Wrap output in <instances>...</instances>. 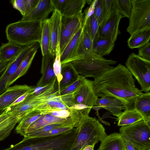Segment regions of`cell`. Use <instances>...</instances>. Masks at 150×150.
<instances>
[{"instance_id":"1","label":"cell","mask_w":150,"mask_h":150,"mask_svg":"<svg viewBox=\"0 0 150 150\" xmlns=\"http://www.w3.org/2000/svg\"><path fill=\"white\" fill-rule=\"evenodd\" d=\"M133 75L120 64L94 79V90L98 97H110L125 102L129 109L133 108L134 102L143 93L136 86Z\"/></svg>"},{"instance_id":"2","label":"cell","mask_w":150,"mask_h":150,"mask_svg":"<svg viewBox=\"0 0 150 150\" xmlns=\"http://www.w3.org/2000/svg\"><path fill=\"white\" fill-rule=\"evenodd\" d=\"M42 22L20 20L8 25L5 33L8 42L24 46L38 42L40 40Z\"/></svg>"},{"instance_id":"3","label":"cell","mask_w":150,"mask_h":150,"mask_svg":"<svg viewBox=\"0 0 150 150\" xmlns=\"http://www.w3.org/2000/svg\"><path fill=\"white\" fill-rule=\"evenodd\" d=\"M107 135L103 125L95 118L86 117L78 127V132L70 150H82L85 147L94 146Z\"/></svg>"},{"instance_id":"4","label":"cell","mask_w":150,"mask_h":150,"mask_svg":"<svg viewBox=\"0 0 150 150\" xmlns=\"http://www.w3.org/2000/svg\"><path fill=\"white\" fill-rule=\"evenodd\" d=\"M116 62L112 59H107L98 55L91 51L70 63L79 75L85 78L95 79L113 68L111 65Z\"/></svg>"},{"instance_id":"5","label":"cell","mask_w":150,"mask_h":150,"mask_svg":"<svg viewBox=\"0 0 150 150\" xmlns=\"http://www.w3.org/2000/svg\"><path fill=\"white\" fill-rule=\"evenodd\" d=\"M119 133L136 150L150 149V128L144 120L122 126Z\"/></svg>"},{"instance_id":"6","label":"cell","mask_w":150,"mask_h":150,"mask_svg":"<svg viewBox=\"0 0 150 150\" xmlns=\"http://www.w3.org/2000/svg\"><path fill=\"white\" fill-rule=\"evenodd\" d=\"M72 93L74 105L70 108L80 111L85 116H88L98 98L94 90L93 81L85 78Z\"/></svg>"},{"instance_id":"7","label":"cell","mask_w":150,"mask_h":150,"mask_svg":"<svg viewBox=\"0 0 150 150\" xmlns=\"http://www.w3.org/2000/svg\"><path fill=\"white\" fill-rule=\"evenodd\" d=\"M132 9L127 31L131 35L150 28V0H131Z\"/></svg>"},{"instance_id":"8","label":"cell","mask_w":150,"mask_h":150,"mask_svg":"<svg viewBox=\"0 0 150 150\" xmlns=\"http://www.w3.org/2000/svg\"><path fill=\"white\" fill-rule=\"evenodd\" d=\"M125 65L141 87L142 92L150 90V61L145 59L134 53L127 58Z\"/></svg>"},{"instance_id":"9","label":"cell","mask_w":150,"mask_h":150,"mask_svg":"<svg viewBox=\"0 0 150 150\" xmlns=\"http://www.w3.org/2000/svg\"><path fill=\"white\" fill-rule=\"evenodd\" d=\"M83 13L72 17L62 16L59 42L60 54L71 40L83 26Z\"/></svg>"},{"instance_id":"10","label":"cell","mask_w":150,"mask_h":150,"mask_svg":"<svg viewBox=\"0 0 150 150\" xmlns=\"http://www.w3.org/2000/svg\"><path fill=\"white\" fill-rule=\"evenodd\" d=\"M55 91L54 85L52 84L42 92L36 95L28 94L19 104L10 107L23 117L38 107L47 102L49 96Z\"/></svg>"},{"instance_id":"11","label":"cell","mask_w":150,"mask_h":150,"mask_svg":"<svg viewBox=\"0 0 150 150\" xmlns=\"http://www.w3.org/2000/svg\"><path fill=\"white\" fill-rule=\"evenodd\" d=\"M38 46L37 43L24 46L16 57L9 62L0 77V95L8 88L7 85L8 81L15 72L23 59L28 52Z\"/></svg>"},{"instance_id":"12","label":"cell","mask_w":150,"mask_h":150,"mask_svg":"<svg viewBox=\"0 0 150 150\" xmlns=\"http://www.w3.org/2000/svg\"><path fill=\"white\" fill-rule=\"evenodd\" d=\"M123 17L114 8L113 3L111 13L103 24L99 27L97 35L104 38H110L115 42L118 35L121 33L119 25Z\"/></svg>"},{"instance_id":"13","label":"cell","mask_w":150,"mask_h":150,"mask_svg":"<svg viewBox=\"0 0 150 150\" xmlns=\"http://www.w3.org/2000/svg\"><path fill=\"white\" fill-rule=\"evenodd\" d=\"M35 87L25 84L16 85L8 87L0 95V114L9 108L20 96L33 91Z\"/></svg>"},{"instance_id":"14","label":"cell","mask_w":150,"mask_h":150,"mask_svg":"<svg viewBox=\"0 0 150 150\" xmlns=\"http://www.w3.org/2000/svg\"><path fill=\"white\" fill-rule=\"evenodd\" d=\"M23 117L9 107L0 114V141L7 137Z\"/></svg>"},{"instance_id":"15","label":"cell","mask_w":150,"mask_h":150,"mask_svg":"<svg viewBox=\"0 0 150 150\" xmlns=\"http://www.w3.org/2000/svg\"><path fill=\"white\" fill-rule=\"evenodd\" d=\"M102 108L107 110L112 115L117 117L120 116L122 110L129 109L125 102L118 98L110 97L98 98L92 109L96 111V115L100 120L98 110Z\"/></svg>"},{"instance_id":"16","label":"cell","mask_w":150,"mask_h":150,"mask_svg":"<svg viewBox=\"0 0 150 150\" xmlns=\"http://www.w3.org/2000/svg\"><path fill=\"white\" fill-rule=\"evenodd\" d=\"M62 15L58 11L54 10L49 19L50 37L49 52L53 56H55L57 46L59 43L61 28Z\"/></svg>"},{"instance_id":"17","label":"cell","mask_w":150,"mask_h":150,"mask_svg":"<svg viewBox=\"0 0 150 150\" xmlns=\"http://www.w3.org/2000/svg\"><path fill=\"white\" fill-rule=\"evenodd\" d=\"M55 58V56L52 55L49 52L42 56L41 68L42 76L38 81L36 87L45 86L57 80L53 68Z\"/></svg>"},{"instance_id":"18","label":"cell","mask_w":150,"mask_h":150,"mask_svg":"<svg viewBox=\"0 0 150 150\" xmlns=\"http://www.w3.org/2000/svg\"><path fill=\"white\" fill-rule=\"evenodd\" d=\"M54 10L51 0H39L34 8L28 15L23 16L21 20L42 22Z\"/></svg>"},{"instance_id":"19","label":"cell","mask_w":150,"mask_h":150,"mask_svg":"<svg viewBox=\"0 0 150 150\" xmlns=\"http://www.w3.org/2000/svg\"><path fill=\"white\" fill-rule=\"evenodd\" d=\"M83 30L82 26L73 37L60 54L62 65L77 60Z\"/></svg>"},{"instance_id":"20","label":"cell","mask_w":150,"mask_h":150,"mask_svg":"<svg viewBox=\"0 0 150 150\" xmlns=\"http://www.w3.org/2000/svg\"><path fill=\"white\" fill-rule=\"evenodd\" d=\"M97 150H127L123 138L120 133L106 135L101 142Z\"/></svg>"},{"instance_id":"21","label":"cell","mask_w":150,"mask_h":150,"mask_svg":"<svg viewBox=\"0 0 150 150\" xmlns=\"http://www.w3.org/2000/svg\"><path fill=\"white\" fill-rule=\"evenodd\" d=\"M93 41L92 51L101 57L109 54L115 45V42L109 38H102L96 35Z\"/></svg>"},{"instance_id":"22","label":"cell","mask_w":150,"mask_h":150,"mask_svg":"<svg viewBox=\"0 0 150 150\" xmlns=\"http://www.w3.org/2000/svg\"><path fill=\"white\" fill-rule=\"evenodd\" d=\"M62 79L58 86V93L75 82L79 75L71 63L62 65Z\"/></svg>"},{"instance_id":"23","label":"cell","mask_w":150,"mask_h":150,"mask_svg":"<svg viewBox=\"0 0 150 150\" xmlns=\"http://www.w3.org/2000/svg\"><path fill=\"white\" fill-rule=\"evenodd\" d=\"M39 46L31 50L23 59L15 72L8 81L7 85L8 88L26 73L37 52Z\"/></svg>"},{"instance_id":"24","label":"cell","mask_w":150,"mask_h":150,"mask_svg":"<svg viewBox=\"0 0 150 150\" xmlns=\"http://www.w3.org/2000/svg\"><path fill=\"white\" fill-rule=\"evenodd\" d=\"M112 7V0H97L93 14L98 23L99 27L109 16Z\"/></svg>"},{"instance_id":"25","label":"cell","mask_w":150,"mask_h":150,"mask_svg":"<svg viewBox=\"0 0 150 150\" xmlns=\"http://www.w3.org/2000/svg\"><path fill=\"white\" fill-rule=\"evenodd\" d=\"M133 108L138 112L146 121L150 119V92L142 93L136 99Z\"/></svg>"},{"instance_id":"26","label":"cell","mask_w":150,"mask_h":150,"mask_svg":"<svg viewBox=\"0 0 150 150\" xmlns=\"http://www.w3.org/2000/svg\"><path fill=\"white\" fill-rule=\"evenodd\" d=\"M24 46L10 42L2 43L0 47L1 59L3 62L14 59L20 53Z\"/></svg>"},{"instance_id":"27","label":"cell","mask_w":150,"mask_h":150,"mask_svg":"<svg viewBox=\"0 0 150 150\" xmlns=\"http://www.w3.org/2000/svg\"><path fill=\"white\" fill-rule=\"evenodd\" d=\"M150 28L140 31L131 35L127 41L128 47L132 49L139 48L149 42Z\"/></svg>"},{"instance_id":"28","label":"cell","mask_w":150,"mask_h":150,"mask_svg":"<svg viewBox=\"0 0 150 150\" xmlns=\"http://www.w3.org/2000/svg\"><path fill=\"white\" fill-rule=\"evenodd\" d=\"M117 125L123 126L132 125L143 120L142 115L134 108L126 109L117 117Z\"/></svg>"},{"instance_id":"29","label":"cell","mask_w":150,"mask_h":150,"mask_svg":"<svg viewBox=\"0 0 150 150\" xmlns=\"http://www.w3.org/2000/svg\"><path fill=\"white\" fill-rule=\"evenodd\" d=\"M86 3V0H67L65 8L61 13L62 16L72 17L82 13Z\"/></svg>"},{"instance_id":"30","label":"cell","mask_w":150,"mask_h":150,"mask_svg":"<svg viewBox=\"0 0 150 150\" xmlns=\"http://www.w3.org/2000/svg\"><path fill=\"white\" fill-rule=\"evenodd\" d=\"M42 115L36 111L34 110L25 115L18 122L15 129L16 132L23 136L28 127Z\"/></svg>"},{"instance_id":"31","label":"cell","mask_w":150,"mask_h":150,"mask_svg":"<svg viewBox=\"0 0 150 150\" xmlns=\"http://www.w3.org/2000/svg\"><path fill=\"white\" fill-rule=\"evenodd\" d=\"M42 31L39 42L42 56L49 52L50 37L49 31V19H47L42 22Z\"/></svg>"},{"instance_id":"32","label":"cell","mask_w":150,"mask_h":150,"mask_svg":"<svg viewBox=\"0 0 150 150\" xmlns=\"http://www.w3.org/2000/svg\"><path fill=\"white\" fill-rule=\"evenodd\" d=\"M83 27L82 37L78 48L77 60L92 50L93 40L85 27Z\"/></svg>"},{"instance_id":"33","label":"cell","mask_w":150,"mask_h":150,"mask_svg":"<svg viewBox=\"0 0 150 150\" xmlns=\"http://www.w3.org/2000/svg\"><path fill=\"white\" fill-rule=\"evenodd\" d=\"M114 8L123 17L129 18L132 11L131 0H113Z\"/></svg>"},{"instance_id":"34","label":"cell","mask_w":150,"mask_h":150,"mask_svg":"<svg viewBox=\"0 0 150 150\" xmlns=\"http://www.w3.org/2000/svg\"><path fill=\"white\" fill-rule=\"evenodd\" d=\"M63 127H69L74 128L70 125L65 124H52L44 126L34 131L27 134L24 137L28 138L36 137L40 134L48 132L54 129Z\"/></svg>"},{"instance_id":"35","label":"cell","mask_w":150,"mask_h":150,"mask_svg":"<svg viewBox=\"0 0 150 150\" xmlns=\"http://www.w3.org/2000/svg\"><path fill=\"white\" fill-rule=\"evenodd\" d=\"M83 27H85L93 40L97 35L99 28L98 23L94 14L88 19Z\"/></svg>"},{"instance_id":"36","label":"cell","mask_w":150,"mask_h":150,"mask_svg":"<svg viewBox=\"0 0 150 150\" xmlns=\"http://www.w3.org/2000/svg\"><path fill=\"white\" fill-rule=\"evenodd\" d=\"M53 68L56 77V81L58 86L62 79L61 74L62 64L60 59L59 43L58 44L56 48Z\"/></svg>"},{"instance_id":"37","label":"cell","mask_w":150,"mask_h":150,"mask_svg":"<svg viewBox=\"0 0 150 150\" xmlns=\"http://www.w3.org/2000/svg\"><path fill=\"white\" fill-rule=\"evenodd\" d=\"M85 78V77L79 75L75 82L64 89L60 91L58 93V96H62L73 92L81 83Z\"/></svg>"},{"instance_id":"38","label":"cell","mask_w":150,"mask_h":150,"mask_svg":"<svg viewBox=\"0 0 150 150\" xmlns=\"http://www.w3.org/2000/svg\"><path fill=\"white\" fill-rule=\"evenodd\" d=\"M73 128L69 127H63L54 129L48 132L42 134L37 137L58 135L67 133Z\"/></svg>"},{"instance_id":"39","label":"cell","mask_w":150,"mask_h":150,"mask_svg":"<svg viewBox=\"0 0 150 150\" xmlns=\"http://www.w3.org/2000/svg\"><path fill=\"white\" fill-rule=\"evenodd\" d=\"M138 55L142 58L150 61V42L139 48Z\"/></svg>"},{"instance_id":"40","label":"cell","mask_w":150,"mask_h":150,"mask_svg":"<svg viewBox=\"0 0 150 150\" xmlns=\"http://www.w3.org/2000/svg\"><path fill=\"white\" fill-rule=\"evenodd\" d=\"M10 2L14 8L18 11L23 16H25L26 8L25 0H11Z\"/></svg>"},{"instance_id":"41","label":"cell","mask_w":150,"mask_h":150,"mask_svg":"<svg viewBox=\"0 0 150 150\" xmlns=\"http://www.w3.org/2000/svg\"><path fill=\"white\" fill-rule=\"evenodd\" d=\"M73 110V109L70 108L68 109L55 110L48 114L58 117L65 118L70 116Z\"/></svg>"},{"instance_id":"42","label":"cell","mask_w":150,"mask_h":150,"mask_svg":"<svg viewBox=\"0 0 150 150\" xmlns=\"http://www.w3.org/2000/svg\"><path fill=\"white\" fill-rule=\"evenodd\" d=\"M97 0H94L91 4L89 7H88L84 11V20L83 25L85 23L88 19L93 14L95 6Z\"/></svg>"},{"instance_id":"43","label":"cell","mask_w":150,"mask_h":150,"mask_svg":"<svg viewBox=\"0 0 150 150\" xmlns=\"http://www.w3.org/2000/svg\"><path fill=\"white\" fill-rule=\"evenodd\" d=\"M67 0H51L52 3L56 10L61 14L64 11Z\"/></svg>"},{"instance_id":"44","label":"cell","mask_w":150,"mask_h":150,"mask_svg":"<svg viewBox=\"0 0 150 150\" xmlns=\"http://www.w3.org/2000/svg\"><path fill=\"white\" fill-rule=\"evenodd\" d=\"M31 92V91H30ZM28 92L25 93L23 95L20 96L9 107H13L16 105H17L19 103H21L23 101L26 97L27 96L29 93L30 92Z\"/></svg>"},{"instance_id":"45","label":"cell","mask_w":150,"mask_h":150,"mask_svg":"<svg viewBox=\"0 0 150 150\" xmlns=\"http://www.w3.org/2000/svg\"><path fill=\"white\" fill-rule=\"evenodd\" d=\"M124 140L127 150H136L134 147L130 143L124 139Z\"/></svg>"},{"instance_id":"46","label":"cell","mask_w":150,"mask_h":150,"mask_svg":"<svg viewBox=\"0 0 150 150\" xmlns=\"http://www.w3.org/2000/svg\"><path fill=\"white\" fill-rule=\"evenodd\" d=\"M94 147V146H92L88 145L85 147L82 150H93Z\"/></svg>"},{"instance_id":"47","label":"cell","mask_w":150,"mask_h":150,"mask_svg":"<svg viewBox=\"0 0 150 150\" xmlns=\"http://www.w3.org/2000/svg\"><path fill=\"white\" fill-rule=\"evenodd\" d=\"M93 0H86V3L88 4H91L93 1Z\"/></svg>"},{"instance_id":"48","label":"cell","mask_w":150,"mask_h":150,"mask_svg":"<svg viewBox=\"0 0 150 150\" xmlns=\"http://www.w3.org/2000/svg\"><path fill=\"white\" fill-rule=\"evenodd\" d=\"M2 61L0 57V65L1 64V63L3 62Z\"/></svg>"},{"instance_id":"49","label":"cell","mask_w":150,"mask_h":150,"mask_svg":"<svg viewBox=\"0 0 150 150\" xmlns=\"http://www.w3.org/2000/svg\"><path fill=\"white\" fill-rule=\"evenodd\" d=\"M53 150L52 149H49V150Z\"/></svg>"},{"instance_id":"50","label":"cell","mask_w":150,"mask_h":150,"mask_svg":"<svg viewBox=\"0 0 150 150\" xmlns=\"http://www.w3.org/2000/svg\"><path fill=\"white\" fill-rule=\"evenodd\" d=\"M150 150V149H149V150Z\"/></svg>"}]
</instances>
